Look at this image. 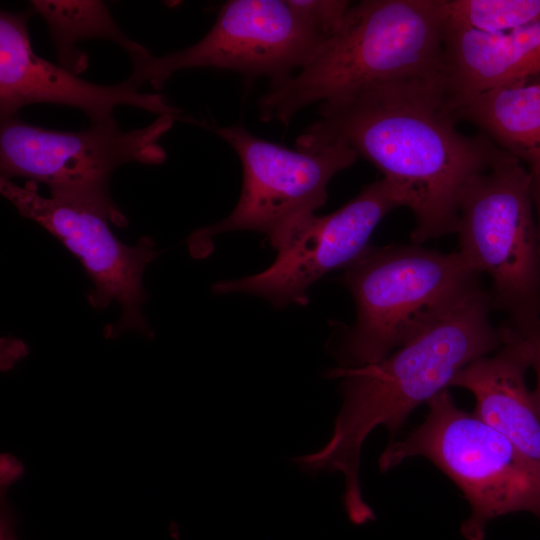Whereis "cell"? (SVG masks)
<instances>
[{
  "label": "cell",
  "instance_id": "obj_18",
  "mask_svg": "<svg viewBox=\"0 0 540 540\" xmlns=\"http://www.w3.org/2000/svg\"><path fill=\"white\" fill-rule=\"evenodd\" d=\"M307 24L331 38L342 26L352 5L346 0H286Z\"/></svg>",
  "mask_w": 540,
  "mask_h": 540
},
{
  "label": "cell",
  "instance_id": "obj_6",
  "mask_svg": "<svg viewBox=\"0 0 540 540\" xmlns=\"http://www.w3.org/2000/svg\"><path fill=\"white\" fill-rule=\"evenodd\" d=\"M458 251L487 275L492 311L524 328L537 321L540 255L531 174L519 159L502 151L466 186L460 199Z\"/></svg>",
  "mask_w": 540,
  "mask_h": 540
},
{
  "label": "cell",
  "instance_id": "obj_20",
  "mask_svg": "<svg viewBox=\"0 0 540 540\" xmlns=\"http://www.w3.org/2000/svg\"><path fill=\"white\" fill-rule=\"evenodd\" d=\"M528 338L532 349V365L536 373V387L532 391L534 403L540 417V323L538 321L529 327L520 329Z\"/></svg>",
  "mask_w": 540,
  "mask_h": 540
},
{
  "label": "cell",
  "instance_id": "obj_12",
  "mask_svg": "<svg viewBox=\"0 0 540 540\" xmlns=\"http://www.w3.org/2000/svg\"><path fill=\"white\" fill-rule=\"evenodd\" d=\"M32 10L0 13V116H18L26 105L50 103L83 111L91 124L113 119L118 105L158 116L180 114L158 93H142L127 79L115 85L88 82L34 53L28 22Z\"/></svg>",
  "mask_w": 540,
  "mask_h": 540
},
{
  "label": "cell",
  "instance_id": "obj_17",
  "mask_svg": "<svg viewBox=\"0 0 540 540\" xmlns=\"http://www.w3.org/2000/svg\"><path fill=\"white\" fill-rule=\"evenodd\" d=\"M444 8L449 23L485 33L540 20V0H444Z\"/></svg>",
  "mask_w": 540,
  "mask_h": 540
},
{
  "label": "cell",
  "instance_id": "obj_7",
  "mask_svg": "<svg viewBox=\"0 0 540 540\" xmlns=\"http://www.w3.org/2000/svg\"><path fill=\"white\" fill-rule=\"evenodd\" d=\"M176 118L160 115L129 131L121 130L114 118L81 131L47 129L19 116L1 119V178L43 183L51 196L96 205L109 213L114 225L126 227L128 219L109 192L110 177L127 163L162 164L166 151L160 140Z\"/></svg>",
  "mask_w": 540,
  "mask_h": 540
},
{
  "label": "cell",
  "instance_id": "obj_5",
  "mask_svg": "<svg viewBox=\"0 0 540 540\" xmlns=\"http://www.w3.org/2000/svg\"><path fill=\"white\" fill-rule=\"evenodd\" d=\"M424 421L381 453L387 472L412 457H424L461 490L470 515L460 532L466 540H484L487 525L515 512L540 520V467L511 441L461 409L445 389L427 403Z\"/></svg>",
  "mask_w": 540,
  "mask_h": 540
},
{
  "label": "cell",
  "instance_id": "obj_21",
  "mask_svg": "<svg viewBox=\"0 0 540 540\" xmlns=\"http://www.w3.org/2000/svg\"><path fill=\"white\" fill-rule=\"evenodd\" d=\"M531 174V190L534 210L536 211V225L538 233L539 255H540V170H529Z\"/></svg>",
  "mask_w": 540,
  "mask_h": 540
},
{
  "label": "cell",
  "instance_id": "obj_16",
  "mask_svg": "<svg viewBox=\"0 0 540 540\" xmlns=\"http://www.w3.org/2000/svg\"><path fill=\"white\" fill-rule=\"evenodd\" d=\"M31 10L47 24L59 65L78 75L88 66V57L77 44L85 39H105L121 46L130 57L147 52L118 27L102 1L33 0Z\"/></svg>",
  "mask_w": 540,
  "mask_h": 540
},
{
  "label": "cell",
  "instance_id": "obj_10",
  "mask_svg": "<svg viewBox=\"0 0 540 540\" xmlns=\"http://www.w3.org/2000/svg\"><path fill=\"white\" fill-rule=\"evenodd\" d=\"M37 185L0 178L2 196L19 214L42 226L81 262L94 285L89 304L96 310L112 301L120 304L122 316L105 327L104 336L112 339L133 330L152 339L154 332L142 313L148 298L142 280L146 266L160 254L154 241L144 236L135 246L122 243L109 226L113 222L107 211L76 199L42 196Z\"/></svg>",
  "mask_w": 540,
  "mask_h": 540
},
{
  "label": "cell",
  "instance_id": "obj_9",
  "mask_svg": "<svg viewBox=\"0 0 540 540\" xmlns=\"http://www.w3.org/2000/svg\"><path fill=\"white\" fill-rule=\"evenodd\" d=\"M328 39L286 1L232 0L192 46L158 57L149 51L132 56L128 79L138 87L148 83L160 89L175 72L204 67L266 76L276 84L302 68Z\"/></svg>",
  "mask_w": 540,
  "mask_h": 540
},
{
  "label": "cell",
  "instance_id": "obj_4",
  "mask_svg": "<svg viewBox=\"0 0 540 540\" xmlns=\"http://www.w3.org/2000/svg\"><path fill=\"white\" fill-rule=\"evenodd\" d=\"M480 276L459 251L414 243L370 246L340 277L356 318L342 326L332 349L338 367L383 360L484 291Z\"/></svg>",
  "mask_w": 540,
  "mask_h": 540
},
{
  "label": "cell",
  "instance_id": "obj_15",
  "mask_svg": "<svg viewBox=\"0 0 540 540\" xmlns=\"http://www.w3.org/2000/svg\"><path fill=\"white\" fill-rule=\"evenodd\" d=\"M455 116L477 126L529 170H540V75L489 90Z\"/></svg>",
  "mask_w": 540,
  "mask_h": 540
},
{
  "label": "cell",
  "instance_id": "obj_3",
  "mask_svg": "<svg viewBox=\"0 0 540 540\" xmlns=\"http://www.w3.org/2000/svg\"><path fill=\"white\" fill-rule=\"evenodd\" d=\"M444 0H363L302 67L272 84L260 118L288 124L317 101L333 102L366 88L406 79L442 78Z\"/></svg>",
  "mask_w": 540,
  "mask_h": 540
},
{
  "label": "cell",
  "instance_id": "obj_19",
  "mask_svg": "<svg viewBox=\"0 0 540 540\" xmlns=\"http://www.w3.org/2000/svg\"><path fill=\"white\" fill-rule=\"evenodd\" d=\"M24 473L22 463L11 454L0 456V540H18L19 517L8 500V488Z\"/></svg>",
  "mask_w": 540,
  "mask_h": 540
},
{
  "label": "cell",
  "instance_id": "obj_2",
  "mask_svg": "<svg viewBox=\"0 0 540 540\" xmlns=\"http://www.w3.org/2000/svg\"><path fill=\"white\" fill-rule=\"evenodd\" d=\"M491 312L484 290L383 360L326 372V378L342 379V404L331 436L318 450L292 461L313 477L320 473L343 475V506L353 524L375 519L360 484L364 441L378 426L386 428L390 442L395 440L413 410L450 388L464 367L502 345L504 329L493 324Z\"/></svg>",
  "mask_w": 540,
  "mask_h": 540
},
{
  "label": "cell",
  "instance_id": "obj_11",
  "mask_svg": "<svg viewBox=\"0 0 540 540\" xmlns=\"http://www.w3.org/2000/svg\"><path fill=\"white\" fill-rule=\"evenodd\" d=\"M404 207L401 194L387 179H378L338 210L313 215L264 271L215 283L216 294L249 293L275 307L308 303V289L335 269H345L371 246L370 237L393 209Z\"/></svg>",
  "mask_w": 540,
  "mask_h": 540
},
{
  "label": "cell",
  "instance_id": "obj_22",
  "mask_svg": "<svg viewBox=\"0 0 540 540\" xmlns=\"http://www.w3.org/2000/svg\"><path fill=\"white\" fill-rule=\"evenodd\" d=\"M169 532H170L171 537L174 540H180L179 528H178V525L175 522L170 523Z\"/></svg>",
  "mask_w": 540,
  "mask_h": 540
},
{
  "label": "cell",
  "instance_id": "obj_14",
  "mask_svg": "<svg viewBox=\"0 0 540 540\" xmlns=\"http://www.w3.org/2000/svg\"><path fill=\"white\" fill-rule=\"evenodd\" d=\"M539 75L540 20L485 33L446 19L442 85L454 115L489 90Z\"/></svg>",
  "mask_w": 540,
  "mask_h": 540
},
{
  "label": "cell",
  "instance_id": "obj_13",
  "mask_svg": "<svg viewBox=\"0 0 540 540\" xmlns=\"http://www.w3.org/2000/svg\"><path fill=\"white\" fill-rule=\"evenodd\" d=\"M502 326V345L459 371L450 387L469 391L474 413L540 467V417L526 383L531 345L521 330Z\"/></svg>",
  "mask_w": 540,
  "mask_h": 540
},
{
  "label": "cell",
  "instance_id": "obj_8",
  "mask_svg": "<svg viewBox=\"0 0 540 540\" xmlns=\"http://www.w3.org/2000/svg\"><path fill=\"white\" fill-rule=\"evenodd\" d=\"M238 154L243 168L240 199L225 219L195 230L187 239L190 254L204 258L221 233L251 230L266 235L273 248L284 249L322 207L327 186L359 156L345 143L314 151L292 150L258 138L242 125H205Z\"/></svg>",
  "mask_w": 540,
  "mask_h": 540
},
{
  "label": "cell",
  "instance_id": "obj_1",
  "mask_svg": "<svg viewBox=\"0 0 540 540\" xmlns=\"http://www.w3.org/2000/svg\"><path fill=\"white\" fill-rule=\"evenodd\" d=\"M442 78L406 79L322 103L319 119L296 140L314 151L345 143L376 166L413 214L412 243L456 233L468 183L503 151L480 133L456 128Z\"/></svg>",
  "mask_w": 540,
  "mask_h": 540
}]
</instances>
